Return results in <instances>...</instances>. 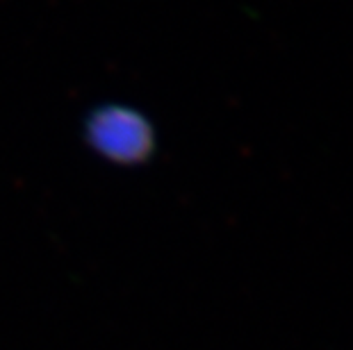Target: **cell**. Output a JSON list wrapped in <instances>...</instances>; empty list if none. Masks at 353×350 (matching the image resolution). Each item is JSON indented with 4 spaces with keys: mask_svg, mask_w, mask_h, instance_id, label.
Segmentation results:
<instances>
[{
    "mask_svg": "<svg viewBox=\"0 0 353 350\" xmlns=\"http://www.w3.org/2000/svg\"><path fill=\"white\" fill-rule=\"evenodd\" d=\"M94 135L101 137V148L103 153L117 155V157H125V155H137L144 151L148 135L141 128V121L134 116H123V114H110L103 116L99 121Z\"/></svg>",
    "mask_w": 353,
    "mask_h": 350,
    "instance_id": "1",
    "label": "cell"
}]
</instances>
